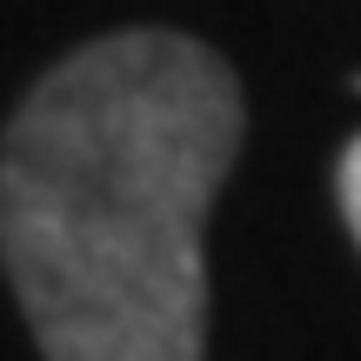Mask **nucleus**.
<instances>
[{"instance_id":"obj_2","label":"nucleus","mask_w":361,"mask_h":361,"mask_svg":"<svg viewBox=\"0 0 361 361\" xmlns=\"http://www.w3.org/2000/svg\"><path fill=\"white\" fill-rule=\"evenodd\" d=\"M335 194H341V214H348V234L361 241V134L341 147V168H335Z\"/></svg>"},{"instance_id":"obj_1","label":"nucleus","mask_w":361,"mask_h":361,"mask_svg":"<svg viewBox=\"0 0 361 361\" xmlns=\"http://www.w3.org/2000/svg\"><path fill=\"white\" fill-rule=\"evenodd\" d=\"M241 121L234 67L168 27L34 80L0 134V261L40 361L207 355V214Z\"/></svg>"}]
</instances>
